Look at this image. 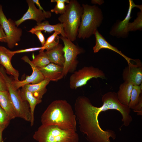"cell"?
Instances as JSON below:
<instances>
[{
	"label": "cell",
	"instance_id": "obj_24",
	"mask_svg": "<svg viewBox=\"0 0 142 142\" xmlns=\"http://www.w3.org/2000/svg\"><path fill=\"white\" fill-rule=\"evenodd\" d=\"M32 61L38 68L45 67L50 63L47 55L44 51H39L38 54L33 55Z\"/></svg>",
	"mask_w": 142,
	"mask_h": 142
},
{
	"label": "cell",
	"instance_id": "obj_20",
	"mask_svg": "<svg viewBox=\"0 0 142 142\" xmlns=\"http://www.w3.org/2000/svg\"><path fill=\"white\" fill-rule=\"evenodd\" d=\"M37 25L32 28L29 32L32 33L37 31H44L49 33L53 31H58L60 33L61 36L66 37L64 33L63 24L62 23H58L54 25L50 24L48 21H45L43 22L37 23Z\"/></svg>",
	"mask_w": 142,
	"mask_h": 142
},
{
	"label": "cell",
	"instance_id": "obj_5",
	"mask_svg": "<svg viewBox=\"0 0 142 142\" xmlns=\"http://www.w3.org/2000/svg\"><path fill=\"white\" fill-rule=\"evenodd\" d=\"M83 11L77 37L84 39L94 34L102 22L103 17L101 10L95 5L83 4Z\"/></svg>",
	"mask_w": 142,
	"mask_h": 142
},
{
	"label": "cell",
	"instance_id": "obj_8",
	"mask_svg": "<svg viewBox=\"0 0 142 142\" xmlns=\"http://www.w3.org/2000/svg\"><path fill=\"white\" fill-rule=\"evenodd\" d=\"M106 78L104 72L99 68L92 66H85L75 71L70 76L69 85L71 89H76L85 85L93 78Z\"/></svg>",
	"mask_w": 142,
	"mask_h": 142
},
{
	"label": "cell",
	"instance_id": "obj_35",
	"mask_svg": "<svg viewBox=\"0 0 142 142\" xmlns=\"http://www.w3.org/2000/svg\"><path fill=\"white\" fill-rule=\"evenodd\" d=\"M33 2L36 4L39 7V9L43 11L44 12H46L47 11H45L43 9V7L40 5L39 1L38 0H32Z\"/></svg>",
	"mask_w": 142,
	"mask_h": 142
},
{
	"label": "cell",
	"instance_id": "obj_6",
	"mask_svg": "<svg viewBox=\"0 0 142 142\" xmlns=\"http://www.w3.org/2000/svg\"><path fill=\"white\" fill-rule=\"evenodd\" d=\"M0 69L4 78L17 117L30 122L31 114L28 103L22 99L20 95L19 90L16 89L13 85L12 82L14 79H13V78L7 75L5 69L2 65L0 66Z\"/></svg>",
	"mask_w": 142,
	"mask_h": 142
},
{
	"label": "cell",
	"instance_id": "obj_14",
	"mask_svg": "<svg viewBox=\"0 0 142 142\" xmlns=\"http://www.w3.org/2000/svg\"><path fill=\"white\" fill-rule=\"evenodd\" d=\"M129 6L127 14L124 19L118 23L114 26L110 32L111 35L119 37L126 36L128 33L126 31L127 27L129 20L131 18V14L132 9L137 7L142 9V6L135 4L132 0H129Z\"/></svg>",
	"mask_w": 142,
	"mask_h": 142
},
{
	"label": "cell",
	"instance_id": "obj_31",
	"mask_svg": "<svg viewBox=\"0 0 142 142\" xmlns=\"http://www.w3.org/2000/svg\"><path fill=\"white\" fill-rule=\"evenodd\" d=\"M8 90L6 82L0 69V91Z\"/></svg>",
	"mask_w": 142,
	"mask_h": 142
},
{
	"label": "cell",
	"instance_id": "obj_29",
	"mask_svg": "<svg viewBox=\"0 0 142 142\" xmlns=\"http://www.w3.org/2000/svg\"><path fill=\"white\" fill-rule=\"evenodd\" d=\"M60 34L59 32L55 31L54 32L52 35L48 38L47 40L45 41L44 46L42 47H44L53 42L55 40L56 37L58 36V35Z\"/></svg>",
	"mask_w": 142,
	"mask_h": 142
},
{
	"label": "cell",
	"instance_id": "obj_9",
	"mask_svg": "<svg viewBox=\"0 0 142 142\" xmlns=\"http://www.w3.org/2000/svg\"><path fill=\"white\" fill-rule=\"evenodd\" d=\"M0 25L6 34V43L10 49L13 48L18 44L21 39L22 34V29L18 28L15 21L11 19H7L5 15L1 5L0 4Z\"/></svg>",
	"mask_w": 142,
	"mask_h": 142
},
{
	"label": "cell",
	"instance_id": "obj_25",
	"mask_svg": "<svg viewBox=\"0 0 142 142\" xmlns=\"http://www.w3.org/2000/svg\"><path fill=\"white\" fill-rule=\"evenodd\" d=\"M142 11L138 12L137 17L132 23L129 22L126 31L128 33L129 31H135L138 30H141L142 28Z\"/></svg>",
	"mask_w": 142,
	"mask_h": 142
},
{
	"label": "cell",
	"instance_id": "obj_33",
	"mask_svg": "<svg viewBox=\"0 0 142 142\" xmlns=\"http://www.w3.org/2000/svg\"><path fill=\"white\" fill-rule=\"evenodd\" d=\"M132 109L137 113V115H142V98L140 99L138 104Z\"/></svg>",
	"mask_w": 142,
	"mask_h": 142
},
{
	"label": "cell",
	"instance_id": "obj_11",
	"mask_svg": "<svg viewBox=\"0 0 142 142\" xmlns=\"http://www.w3.org/2000/svg\"><path fill=\"white\" fill-rule=\"evenodd\" d=\"M26 2L28 6L27 11L19 19L15 21L17 27L22 23L28 20H33L36 21L37 23L42 22L46 18H50L52 16L51 12L49 11L44 12L43 11L37 8L34 3L32 0H27Z\"/></svg>",
	"mask_w": 142,
	"mask_h": 142
},
{
	"label": "cell",
	"instance_id": "obj_16",
	"mask_svg": "<svg viewBox=\"0 0 142 142\" xmlns=\"http://www.w3.org/2000/svg\"><path fill=\"white\" fill-rule=\"evenodd\" d=\"M94 34L95 39V45L93 47V50L94 53L98 52L101 49H106L110 50L118 53L123 57L127 61L128 64L131 62V61L133 60L128 57L119 51L116 47L111 45L100 34L96 29L94 31Z\"/></svg>",
	"mask_w": 142,
	"mask_h": 142
},
{
	"label": "cell",
	"instance_id": "obj_18",
	"mask_svg": "<svg viewBox=\"0 0 142 142\" xmlns=\"http://www.w3.org/2000/svg\"><path fill=\"white\" fill-rule=\"evenodd\" d=\"M19 92L22 99L27 101L29 105L31 114V126H32L34 124V113L36 106L37 105L41 102L42 100L38 99L35 97L24 86L19 90Z\"/></svg>",
	"mask_w": 142,
	"mask_h": 142
},
{
	"label": "cell",
	"instance_id": "obj_37",
	"mask_svg": "<svg viewBox=\"0 0 142 142\" xmlns=\"http://www.w3.org/2000/svg\"><path fill=\"white\" fill-rule=\"evenodd\" d=\"M3 131L0 130V142H3V139L2 138Z\"/></svg>",
	"mask_w": 142,
	"mask_h": 142
},
{
	"label": "cell",
	"instance_id": "obj_19",
	"mask_svg": "<svg viewBox=\"0 0 142 142\" xmlns=\"http://www.w3.org/2000/svg\"><path fill=\"white\" fill-rule=\"evenodd\" d=\"M63 46L59 44L52 49L45 52L51 63L63 67L65 62Z\"/></svg>",
	"mask_w": 142,
	"mask_h": 142
},
{
	"label": "cell",
	"instance_id": "obj_4",
	"mask_svg": "<svg viewBox=\"0 0 142 142\" xmlns=\"http://www.w3.org/2000/svg\"><path fill=\"white\" fill-rule=\"evenodd\" d=\"M33 139L38 142H79L76 131L61 129L54 125H42L36 131Z\"/></svg>",
	"mask_w": 142,
	"mask_h": 142
},
{
	"label": "cell",
	"instance_id": "obj_28",
	"mask_svg": "<svg viewBox=\"0 0 142 142\" xmlns=\"http://www.w3.org/2000/svg\"><path fill=\"white\" fill-rule=\"evenodd\" d=\"M38 50H39V51H44V50H43V47H41L20 49L13 51L14 53L16 54L21 53L32 52Z\"/></svg>",
	"mask_w": 142,
	"mask_h": 142
},
{
	"label": "cell",
	"instance_id": "obj_13",
	"mask_svg": "<svg viewBox=\"0 0 142 142\" xmlns=\"http://www.w3.org/2000/svg\"><path fill=\"white\" fill-rule=\"evenodd\" d=\"M15 54L13 51L0 45V64L4 68L7 74L12 75L14 80L18 81L19 72L11 63L12 58Z\"/></svg>",
	"mask_w": 142,
	"mask_h": 142
},
{
	"label": "cell",
	"instance_id": "obj_30",
	"mask_svg": "<svg viewBox=\"0 0 142 142\" xmlns=\"http://www.w3.org/2000/svg\"><path fill=\"white\" fill-rule=\"evenodd\" d=\"M35 34L38 38L41 44V47H43L45 42V38L43 34L40 31H35L32 33Z\"/></svg>",
	"mask_w": 142,
	"mask_h": 142
},
{
	"label": "cell",
	"instance_id": "obj_1",
	"mask_svg": "<svg viewBox=\"0 0 142 142\" xmlns=\"http://www.w3.org/2000/svg\"><path fill=\"white\" fill-rule=\"evenodd\" d=\"M102 105L99 107L93 105L88 98L80 96L76 99L74 105L76 118L80 131L85 135L89 142H111L110 138L115 140L116 135L113 131L103 130L100 126L98 116L102 111L110 110H116L121 115L126 112L127 107L118 100L116 93L108 92L102 97Z\"/></svg>",
	"mask_w": 142,
	"mask_h": 142
},
{
	"label": "cell",
	"instance_id": "obj_3",
	"mask_svg": "<svg viewBox=\"0 0 142 142\" xmlns=\"http://www.w3.org/2000/svg\"><path fill=\"white\" fill-rule=\"evenodd\" d=\"M83 11L82 6L77 0H71L66 5L65 12L58 17L63 24L66 37L72 42L77 37Z\"/></svg>",
	"mask_w": 142,
	"mask_h": 142
},
{
	"label": "cell",
	"instance_id": "obj_7",
	"mask_svg": "<svg viewBox=\"0 0 142 142\" xmlns=\"http://www.w3.org/2000/svg\"><path fill=\"white\" fill-rule=\"evenodd\" d=\"M59 38L62 40L64 44L63 50L65 62L63 67V72L64 76H66L68 73L75 71L78 63L77 56L83 53L84 50L75 45L66 37L61 36Z\"/></svg>",
	"mask_w": 142,
	"mask_h": 142
},
{
	"label": "cell",
	"instance_id": "obj_2",
	"mask_svg": "<svg viewBox=\"0 0 142 142\" xmlns=\"http://www.w3.org/2000/svg\"><path fill=\"white\" fill-rule=\"evenodd\" d=\"M76 116L71 105L65 100L52 102L41 116L42 125H54L76 131Z\"/></svg>",
	"mask_w": 142,
	"mask_h": 142
},
{
	"label": "cell",
	"instance_id": "obj_32",
	"mask_svg": "<svg viewBox=\"0 0 142 142\" xmlns=\"http://www.w3.org/2000/svg\"><path fill=\"white\" fill-rule=\"evenodd\" d=\"M59 37L58 36L56 37L55 40L52 43L47 45L45 47H43V50H46V51H48L52 49L59 44Z\"/></svg>",
	"mask_w": 142,
	"mask_h": 142
},
{
	"label": "cell",
	"instance_id": "obj_12",
	"mask_svg": "<svg viewBox=\"0 0 142 142\" xmlns=\"http://www.w3.org/2000/svg\"><path fill=\"white\" fill-rule=\"evenodd\" d=\"M21 59L28 64L31 66L32 70V74L27 76L26 78L22 81H16L13 79L12 82L13 85L17 89H19L26 84H34L38 83L44 79L42 73L38 68L36 66L27 56H24Z\"/></svg>",
	"mask_w": 142,
	"mask_h": 142
},
{
	"label": "cell",
	"instance_id": "obj_26",
	"mask_svg": "<svg viewBox=\"0 0 142 142\" xmlns=\"http://www.w3.org/2000/svg\"><path fill=\"white\" fill-rule=\"evenodd\" d=\"M10 120L0 105V130L3 131L8 125Z\"/></svg>",
	"mask_w": 142,
	"mask_h": 142
},
{
	"label": "cell",
	"instance_id": "obj_23",
	"mask_svg": "<svg viewBox=\"0 0 142 142\" xmlns=\"http://www.w3.org/2000/svg\"><path fill=\"white\" fill-rule=\"evenodd\" d=\"M142 84L139 85H133L131 91L129 107L132 109L139 103L140 99L142 98Z\"/></svg>",
	"mask_w": 142,
	"mask_h": 142
},
{
	"label": "cell",
	"instance_id": "obj_21",
	"mask_svg": "<svg viewBox=\"0 0 142 142\" xmlns=\"http://www.w3.org/2000/svg\"><path fill=\"white\" fill-rule=\"evenodd\" d=\"M50 81L48 79H44L38 83L27 84L24 87L31 93L36 98L42 100L43 95L47 91V86Z\"/></svg>",
	"mask_w": 142,
	"mask_h": 142
},
{
	"label": "cell",
	"instance_id": "obj_15",
	"mask_svg": "<svg viewBox=\"0 0 142 142\" xmlns=\"http://www.w3.org/2000/svg\"><path fill=\"white\" fill-rule=\"evenodd\" d=\"M38 68L43 74L44 79H48L50 81L57 82L64 76L63 67L53 63H50L45 67Z\"/></svg>",
	"mask_w": 142,
	"mask_h": 142
},
{
	"label": "cell",
	"instance_id": "obj_17",
	"mask_svg": "<svg viewBox=\"0 0 142 142\" xmlns=\"http://www.w3.org/2000/svg\"><path fill=\"white\" fill-rule=\"evenodd\" d=\"M0 105L7 115L10 120L17 117L8 90L0 91Z\"/></svg>",
	"mask_w": 142,
	"mask_h": 142
},
{
	"label": "cell",
	"instance_id": "obj_27",
	"mask_svg": "<svg viewBox=\"0 0 142 142\" xmlns=\"http://www.w3.org/2000/svg\"><path fill=\"white\" fill-rule=\"evenodd\" d=\"M57 4L53 9H51V12H54L56 14H63L65 12L66 8L65 3L56 1Z\"/></svg>",
	"mask_w": 142,
	"mask_h": 142
},
{
	"label": "cell",
	"instance_id": "obj_34",
	"mask_svg": "<svg viewBox=\"0 0 142 142\" xmlns=\"http://www.w3.org/2000/svg\"><path fill=\"white\" fill-rule=\"evenodd\" d=\"M6 34L2 27L0 25V42L6 43Z\"/></svg>",
	"mask_w": 142,
	"mask_h": 142
},
{
	"label": "cell",
	"instance_id": "obj_36",
	"mask_svg": "<svg viewBox=\"0 0 142 142\" xmlns=\"http://www.w3.org/2000/svg\"><path fill=\"white\" fill-rule=\"evenodd\" d=\"M56 1H59L64 3H66L68 4L70 2V1L69 0H51V2H55Z\"/></svg>",
	"mask_w": 142,
	"mask_h": 142
},
{
	"label": "cell",
	"instance_id": "obj_10",
	"mask_svg": "<svg viewBox=\"0 0 142 142\" xmlns=\"http://www.w3.org/2000/svg\"><path fill=\"white\" fill-rule=\"evenodd\" d=\"M135 63L131 62L123 70L122 76L124 82L133 85H139L142 82V64L139 59L134 60Z\"/></svg>",
	"mask_w": 142,
	"mask_h": 142
},
{
	"label": "cell",
	"instance_id": "obj_22",
	"mask_svg": "<svg viewBox=\"0 0 142 142\" xmlns=\"http://www.w3.org/2000/svg\"><path fill=\"white\" fill-rule=\"evenodd\" d=\"M133 86L131 83L124 82L120 85L116 93L118 99L122 104L128 106Z\"/></svg>",
	"mask_w": 142,
	"mask_h": 142
}]
</instances>
